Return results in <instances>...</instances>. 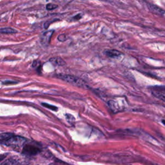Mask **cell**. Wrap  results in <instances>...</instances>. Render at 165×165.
I'll return each instance as SVG.
<instances>
[{"label": "cell", "mask_w": 165, "mask_h": 165, "mask_svg": "<svg viewBox=\"0 0 165 165\" xmlns=\"http://www.w3.org/2000/svg\"><path fill=\"white\" fill-rule=\"evenodd\" d=\"M147 6H148V8L151 13L157 15H160V16L164 15V13H165L164 10L162 9L161 8H160V7H158V6L154 4H151V3H148V5H147Z\"/></svg>", "instance_id": "obj_5"}, {"label": "cell", "mask_w": 165, "mask_h": 165, "mask_svg": "<svg viewBox=\"0 0 165 165\" xmlns=\"http://www.w3.org/2000/svg\"><path fill=\"white\" fill-rule=\"evenodd\" d=\"M39 151L36 146L31 145H25L23 148V153L27 155L36 154Z\"/></svg>", "instance_id": "obj_4"}, {"label": "cell", "mask_w": 165, "mask_h": 165, "mask_svg": "<svg viewBox=\"0 0 165 165\" xmlns=\"http://www.w3.org/2000/svg\"><path fill=\"white\" fill-rule=\"evenodd\" d=\"M56 77L74 86H77L81 88H87V85L86 83V82L79 78L75 77V76L60 74L56 75Z\"/></svg>", "instance_id": "obj_1"}, {"label": "cell", "mask_w": 165, "mask_h": 165, "mask_svg": "<svg viewBox=\"0 0 165 165\" xmlns=\"http://www.w3.org/2000/svg\"><path fill=\"white\" fill-rule=\"evenodd\" d=\"M26 141L27 139L25 138L13 135L9 139L5 141V144L14 149H20L25 145Z\"/></svg>", "instance_id": "obj_2"}, {"label": "cell", "mask_w": 165, "mask_h": 165, "mask_svg": "<svg viewBox=\"0 0 165 165\" xmlns=\"http://www.w3.org/2000/svg\"><path fill=\"white\" fill-rule=\"evenodd\" d=\"M152 94L156 97L165 101V88L164 86H154L150 88Z\"/></svg>", "instance_id": "obj_3"}, {"label": "cell", "mask_w": 165, "mask_h": 165, "mask_svg": "<svg viewBox=\"0 0 165 165\" xmlns=\"http://www.w3.org/2000/svg\"><path fill=\"white\" fill-rule=\"evenodd\" d=\"M17 31L13 28L5 27V28H0V33L2 34H14L16 33Z\"/></svg>", "instance_id": "obj_10"}, {"label": "cell", "mask_w": 165, "mask_h": 165, "mask_svg": "<svg viewBox=\"0 0 165 165\" xmlns=\"http://www.w3.org/2000/svg\"><path fill=\"white\" fill-rule=\"evenodd\" d=\"M108 105L110 108L114 112H119L123 110V108L121 107L119 103L116 101H114V100H110V101L108 102Z\"/></svg>", "instance_id": "obj_8"}, {"label": "cell", "mask_w": 165, "mask_h": 165, "mask_svg": "<svg viewBox=\"0 0 165 165\" xmlns=\"http://www.w3.org/2000/svg\"><path fill=\"white\" fill-rule=\"evenodd\" d=\"M39 63H40V62H39V61H38V60L34 61L33 62V63H32V67H34V68L38 67L39 65Z\"/></svg>", "instance_id": "obj_16"}, {"label": "cell", "mask_w": 165, "mask_h": 165, "mask_svg": "<svg viewBox=\"0 0 165 165\" xmlns=\"http://www.w3.org/2000/svg\"><path fill=\"white\" fill-rule=\"evenodd\" d=\"M58 6L54 3H49L46 5V9L48 10H52L57 8Z\"/></svg>", "instance_id": "obj_13"}, {"label": "cell", "mask_w": 165, "mask_h": 165, "mask_svg": "<svg viewBox=\"0 0 165 165\" xmlns=\"http://www.w3.org/2000/svg\"><path fill=\"white\" fill-rule=\"evenodd\" d=\"M53 32H54V31H47V32H45L41 38V43L44 45H48L50 42V38H51V36H52Z\"/></svg>", "instance_id": "obj_6"}, {"label": "cell", "mask_w": 165, "mask_h": 165, "mask_svg": "<svg viewBox=\"0 0 165 165\" xmlns=\"http://www.w3.org/2000/svg\"><path fill=\"white\" fill-rule=\"evenodd\" d=\"M42 105L43 106V107L49 108V109H50V110H54V111H56L57 110V108L55 106H53V105H49V104H47V103H42Z\"/></svg>", "instance_id": "obj_14"}, {"label": "cell", "mask_w": 165, "mask_h": 165, "mask_svg": "<svg viewBox=\"0 0 165 165\" xmlns=\"http://www.w3.org/2000/svg\"><path fill=\"white\" fill-rule=\"evenodd\" d=\"M13 134L11 133H3L0 134V140L6 141L13 136Z\"/></svg>", "instance_id": "obj_12"}, {"label": "cell", "mask_w": 165, "mask_h": 165, "mask_svg": "<svg viewBox=\"0 0 165 165\" xmlns=\"http://www.w3.org/2000/svg\"><path fill=\"white\" fill-rule=\"evenodd\" d=\"M49 61L55 66H64L66 64V62L64 61L60 57H54L49 60Z\"/></svg>", "instance_id": "obj_7"}, {"label": "cell", "mask_w": 165, "mask_h": 165, "mask_svg": "<svg viewBox=\"0 0 165 165\" xmlns=\"http://www.w3.org/2000/svg\"><path fill=\"white\" fill-rule=\"evenodd\" d=\"M1 165H20V164L17 160H15L13 157H12L9 159L8 160L5 161Z\"/></svg>", "instance_id": "obj_11"}, {"label": "cell", "mask_w": 165, "mask_h": 165, "mask_svg": "<svg viewBox=\"0 0 165 165\" xmlns=\"http://www.w3.org/2000/svg\"><path fill=\"white\" fill-rule=\"evenodd\" d=\"M106 54H107V56H108L109 57L116 58L119 57L123 54L122 52L117 50H108L107 51H106Z\"/></svg>", "instance_id": "obj_9"}, {"label": "cell", "mask_w": 165, "mask_h": 165, "mask_svg": "<svg viewBox=\"0 0 165 165\" xmlns=\"http://www.w3.org/2000/svg\"><path fill=\"white\" fill-rule=\"evenodd\" d=\"M57 39H58V40L60 41H66L67 39V35L64 34H61V35H60V36H58Z\"/></svg>", "instance_id": "obj_15"}, {"label": "cell", "mask_w": 165, "mask_h": 165, "mask_svg": "<svg viewBox=\"0 0 165 165\" xmlns=\"http://www.w3.org/2000/svg\"><path fill=\"white\" fill-rule=\"evenodd\" d=\"M3 83L5 84H9V83H16V82H14V81H7L5 82H3Z\"/></svg>", "instance_id": "obj_18"}, {"label": "cell", "mask_w": 165, "mask_h": 165, "mask_svg": "<svg viewBox=\"0 0 165 165\" xmlns=\"http://www.w3.org/2000/svg\"><path fill=\"white\" fill-rule=\"evenodd\" d=\"M73 18L75 19V20H79V19L81 18V14H78V15H77L76 16L74 17Z\"/></svg>", "instance_id": "obj_17"}]
</instances>
